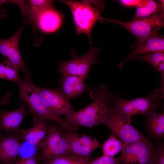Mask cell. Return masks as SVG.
Wrapping results in <instances>:
<instances>
[{
  "label": "cell",
  "mask_w": 164,
  "mask_h": 164,
  "mask_svg": "<svg viewBox=\"0 0 164 164\" xmlns=\"http://www.w3.org/2000/svg\"><path fill=\"white\" fill-rule=\"evenodd\" d=\"M112 94L109 89L102 84L93 87L89 96L93 101L84 108L74 111L63 119L64 122L71 126L92 128L101 124L104 117L109 108L107 104L111 101Z\"/></svg>",
  "instance_id": "6da1fadb"
},
{
  "label": "cell",
  "mask_w": 164,
  "mask_h": 164,
  "mask_svg": "<svg viewBox=\"0 0 164 164\" xmlns=\"http://www.w3.org/2000/svg\"><path fill=\"white\" fill-rule=\"evenodd\" d=\"M59 2L66 4L70 9L77 34L79 35L82 33L86 34L91 45V32L95 23L98 20L101 23L105 22L106 19L100 14L104 9V2L89 0L81 1L62 0Z\"/></svg>",
  "instance_id": "7a4b0ae2"
},
{
  "label": "cell",
  "mask_w": 164,
  "mask_h": 164,
  "mask_svg": "<svg viewBox=\"0 0 164 164\" xmlns=\"http://www.w3.org/2000/svg\"><path fill=\"white\" fill-rule=\"evenodd\" d=\"M25 78L17 83L19 87L20 99L28 106L30 113L47 120L56 122L61 128L77 131V127L67 124L63 119L54 114L45 104L39 94L37 87L32 82L30 72L24 74Z\"/></svg>",
  "instance_id": "3957f363"
},
{
  "label": "cell",
  "mask_w": 164,
  "mask_h": 164,
  "mask_svg": "<svg viewBox=\"0 0 164 164\" xmlns=\"http://www.w3.org/2000/svg\"><path fill=\"white\" fill-rule=\"evenodd\" d=\"M159 89L155 88L152 92L146 97H141L127 100L118 95L112 94L111 101L114 104V108L125 120L131 122V118L136 114L146 117L157 111L164 99Z\"/></svg>",
  "instance_id": "277c9868"
},
{
  "label": "cell",
  "mask_w": 164,
  "mask_h": 164,
  "mask_svg": "<svg viewBox=\"0 0 164 164\" xmlns=\"http://www.w3.org/2000/svg\"><path fill=\"white\" fill-rule=\"evenodd\" d=\"M106 22L115 24L126 29L136 39V43L131 47L142 43L150 35L156 33L164 26V12L140 18L128 22H124L116 19H107Z\"/></svg>",
  "instance_id": "5b68a950"
},
{
  "label": "cell",
  "mask_w": 164,
  "mask_h": 164,
  "mask_svg": "<svg viewBox=\"0 0 164 164\" xmlns=\"http://www.w3.org/2000/svg\"><path fill=\"white\" fill-rule=\"evenodd\" d=\"M62 128L49 123L48 132L41 147L39 155V163L46 162L54 159L74 155L63 136Z\"/></svg>",
  "instance_id": "8992f818"
},
{
  "label": "cell",
  "mask_w": 164,
  "mask_h": 164,
  "mask_svg": "<svg viewBox=\"0 0 164 164\" xmlns=\"http://www.w3.org/2000/svg\"><path fill=\"white\" fill-rule=\"evenodd\" d=\"M101 124L106 125L112 134L124 144L147 139L141 132L132 125V122L124 120L114 108H109L103 118Z\"/></svg>",
  "instance_id": "52a82bcc"
},
{
  "label": "cell",
  "mask_w": 164,
  "mask_h": 164,
  "mask_svg": "<svg viewBox=\"0 0 164 164\" xmlns=\"http://www.w3.org/2000/svg\"><path fill=\"white\" fill-rule=\"evenodd\" d=\"M101 49L91 47L85 55L78 56L74 50L71 51L72 59L59 63L58 72L62 74H69L78 76L84 80L88 78L90 69L94 64H99L97 59Z\"/></svg>",
  "instance_id": "ba28073f"
},
{
  "label": "cell",
  "mask_w": 164,
  "mask_h": 164,
  "mask_svg": "<svg viewBox=\"0 0 164 164\" xmlns=\"http://www.w3.org/2000/svg\"><path fill=\"white\" fill-rule=\"evenodd\" d=\"M155 149L147 139L124 144L118 164H150Z\"/></svg>",
  "instance_id": "9c48e42d"
},
{
  "label": "cell",
  "mask_w": 164,
  "mask_h": 164,
  "mask_svg": "<svg viewBox=\"0 0 164 164\" xmlns=\"http://www.w3.org/2000/svg\"><path fill=\"white\" fill-rule=\"evenodd\" d=\"M37 89L45 104L56 115L67 117L74 111L69 98L58 88L40 87Z\"/></svg>",
  "instance_id": "30bf717a"
},
{
  "label": "cell",
  "mask_w": 164,
  "mask_h": 164,
  "mask_svg": "<svg viewBox=\"0 0 164 164\" xmlns=\"http://www.w3.org/2000/svg\"><path fill=\"white\" fill-rule=\"evenodd\" d=\"M63 135L70 151L75 155L89 156L100 145L98 140L85 134H79L72 130L62 128Z\"/></svg>",
  "instance_id": "8fae6325"
},
{
  "label": "cell",
  "mask_w": 164,
  "mask_h": 164,
  "mask_svg": "<svg viewBox=\"0 0 164 164\" xmlns=\"http://www.w3.org/2000/svg\"><path fill=\"white\" fill-rule=\"evenodd\" d=\"M23 30L22 26L9 38L0 39V54L6 57L5 59L11 64L25 74L28 70L25 67L19 47V39Z\"/></svg>",
  "instance_id": "7c38bea8"
},
{
  "label": "cell",
  "mask_w": 164,
  "mask_h": 164,
  "mask_svg": "<svg viewBox=\"0 0 164 164\" xmlns=\"http://www.w3.org/2000/svg\"><path fill=\"white\" fill-rule=\"evenodd\" d=\"M33 126L24 130L20 129V136L22 140L36 150L40 149L46 136L49 122L42 118L34 116Z\"/></svg>",
  "instance_id": "4fadbf2b"
},
{
  "label": "cell",
  "mask_w": 164,
  "mask_h": 164,
  "mask_svg": "<svg viewBox=\"0 0 164 164\" xmlns=\"http://www.w3.org/2000/svg\"><path fill=\"white\" fill-rule=\"evenodd\" d=\"M29 113V110L23 104L11 111L0 108V130L9 133L19 132L22 122Z\"/></svg>",
  "instance_id": "5bb4252c"
},
{
  "label": "cell",
  "mask_w": 164,
  "mask_h": 164,
  "mask_svg": "<svg viewBox=\"0 0 164 164\" xmlns=\"http://www.w3.org/2000/svg\"><path fill=\"white\" fill-rule=\"evenodd\" d=\"M131 49L132 52L122 60L118 65L119 69L121 68L127 60L135 56L149 53L164 52V37L159 34L155 33L147 38L140 44L131 47Z\"/></svg>",
  "instance_id": "9a60e30c"
},
{
  "label": "cell",
  "mask_w": 164,
  "mask_h": 164,
  "mask_svg": "<svg viewBox=\"0 0 164 164\" xmlns=\"http://www.w3.org/2000/svg\"><path fill=\"white\" fill-rule=\"evenodd\" d=\"M22 139L13 134L0 136V163L11 164L19 159Z\"/></svg>",
  "instance_id": "2e32d148"
},
{
  "label": "cell",
  "mask_w": 164,
  "mask_h": 164,
  "mask_svg": "<svg viewBox=\"0 0 164 164\" xmlns=\"http://www.w3.org/2000/svg\"><path fill=\"white\" fill-rule=\"evenodd\" d=\"M63 17V14L53 6L42 11L33 21L42 31L47 33H51L60 27Z\"/></svg>",
  "instance_id": "e0dca14e"
},
{
  "label": "cell",
  "mask_w": 164,
  "mask_h": 164,
  "mask_svg": "<svg viewBox=\"0 0 164 164\" xmlns=\"http://www.w3.org/2000/svg\"><path fill=\"white\" fill-rule=\"evenodd\" d=\"M84 80L76 75L62 74L59 79V88L69 99L80 97L90 89Z\"/></svg>",
  "instance_id": "ac0fdd59"
},
{
  "label": "cell",
  "mask_w": 164,
  "mask_h": 164,
  "mask_svg": "<svg viewBox=\"0 0 164 164\" xmlns=\"http://www.w3.org/2000/svg\"><path fill=\"white\" fill-rule=\"evenodd\" d=\"M144 125L150 139L160 140L164 137V113L157 111L147 117Z\"/></svg>",
  "instance_id": "d6986e66"
},
{
  "label": "cell",
  "mask_w": 164,
  "mask_h": 164,
  "mask_svg": "<svg viewBox=\"0 0 164 164\" xmlns=\"http://www.w3.org/2000/svg\"><path fill=\"white\" fill-rule=\"evenodd\" d=\"M24 15L27 16L29 21H33L38 15L44 9L53 6L52 0L26 1Z\"/></svg>",
  "instance_id": "ffe728a7"
},
{
  "label": "cell",
  "mask_w": 164,
  "mask_h": 164,
  "mask_svg": "<svg viewBox=\"0 0 164 164\" xmlns=\"http://www.w3.org/2000/svg\"><path fill=\"white\" fill-rule=\"evenodd\" d=\"M164 0L159 1L148 0L145 5L136 8L135 13L132 20L146 17L164 12Z\"/></svg>",
  "instance_id": "44dd1931"
},
{
  "label": "cell",
  "mask_w": 164,
  "mask_h": 164,
  "mask_svg": "<svg viewBox=\"0 0 164 164\" xmlns=\"http://www.w3.org/2000/svg\"><path fill=\"white\" fill-rule=\"evenodd\" d=\"M131 61H142L151 65L158 73L164 70V53H149L135 56Z\"/></svg>",
  "instance_id": "7402d4cb"
},
{
  "label": "cell",
  "mask_w": 164,
  "mask_h": 164,
  "mask_svg": "<svg viewBox=\"0 0 164 164\" xmlns=\"http://www.w3.org/2000/svg\"><path fill=\"white\" fill-rule=\"evenodd\" d=\"M124 144L113 134H111L108 139L102 145L103 155L114 157L121 151Z\"/></svg>",
  "instance_id": "603a6c76"
},
{
  "label": "cell",
  "mask_w": 164,
  "mask_h": 164,
  "mask_svg": "<svg viewBox=\"0 0 164 164\" xmlns=\"http://www.w3.org/2000/svg\"><path fill=\"white\" fill-rule=\"evenodd\" d=\"M92 160L90 156L86 157L72 155L61 157L39 164H87Z\"/></svg>",
  "instance_id": "cb8c5ba5"
},
{
  "label": "cell",
  "mask_w": 164,
  "mask_h": 164,
  "mask_svg": "<svg viewBox=\"0 0 164 164\" xmlns=\"http://www.w3.org/2000/svg\"><path fill=\"white\" fill-rule=\"evenodd\" d=\"M19 70L17 68L11 64L8 61L2 79L17 83L21 79L19 73Z\"/></svg>",
  "instance_id": "d4e9b609"
},
{
  "label": "cell",
  "mask_w": 164,
  "mask_h": 164,
  "mask_svg": "<svg viewBox=\"0 0 164 164\" xmlns=\"http://www.w3.org/2000/svg\"><path fill=\"white\" fill-rule=\"evenodd\" d=\"M150 164H164V144L161 140L158 141Z\"/></svg>",
  "instance_id": "484cf974"
},
{
  "label": "cell",
  "mask_w": 164,
  "mask_h": 164,
  "mask_svg": "<svg viewBox=\"0 0 164 164\" xmlns=\"http://www.w3.org/2000/svg\"><path fill=\"white\" fill-rule=\"evenodd\" d=\"M119 160V157L114 158L103 155L93 160H92L87 164H118Z\"/></svg>",
  "instance_id": "4316f807"
},
{
  "label": "cell",
  "mask_w": 164,
  "mask_h": 164,
  "mask_svg": "<svg viewBox=\"0 0 164 164\" xmlns=\"http://www.w3.org/2000/svg\"><path fill=\"white\" fill-rule=\"evenodd\" d=\"M39 155H35L29 157H21L11 164H39Z\"/></svg>",
  "instance_id": "83f0119b"
},
{
  "label": "cell",
  "mask_w": 164,
  "mask_h": 164,
  "mask_svg": "<svg viewBox=\"0 0 164 164\" xmlns=\"http://www.w3.org/2000/svg\"><path fill=\"white\" fill-rule=\"evenodd\" d=\"M118 2L122 5L127 7H137L140 2L139 0H120Z\"/></svg>",
  "instance_id": "f1b7e54d"
},
{
  "label": "cell",
  "mask_w": 164,
  "mask_h": 164,
  "mask_svg": "<svg viewBox=\"0 0 164 164\" xmlns=\"http://www.w3.org/2000/svg\"><path fill=\"white\" fill-rule=\"evenodd\" d=\"M12 95L11 92H8L0 98V109L2 105H7L10 103Z\"/></svg>",
  "instance_id": "f546056e"
},
{
  "label": "cell",
  "mask_w": 164,
  "mask_h": 164,
  "mask_svg": "<svg viewBox=\"0 0 164 164\" xmlns=\"http://www.w3.org/2000/svg\"><path fill=\"white\" fill-rule=\"evenodd\" d=\"M8 61L5 59L3 62L0 63V79L3 78V75L7 67Z\"/></svg>",
  "instance_id": "4dcf8cb0"
},
{
  "label": "cell",
  "mask_w": 164,
  "mask_h": 164,
  "mask_svg": "<svg viewBox=\"0 0 164 164\" xmlns=\"http://www.w3.org/2000/svg\"><path fill=\"white\" fill-rule=\"evenodd\" d=\"M5 16V11L3 9L0 11V19L4 18Z\"/></svg>",
  "instance_id": "1f68e13d"
}]
</instances>
